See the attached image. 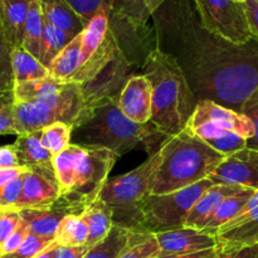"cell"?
I'll return each mask as SVG.
<instances>
[{"mask_svg":"<svg viewBox=\"0 0 258 258\" xmlns=\"http://www.w3.org/2000/svg\"><path fill=\"white\" fill-rule=\"evenodd\" d=\"M208 179L214 184L242 185L258 190V150L246 148L227 156Z\"/></svg>","mask_w":258,"mask_h":258,"instance_id":"12","label":"cell"},{"mask_svg":"<svg viewBox=\"0 0 258 258\" xmlns=\"http://www.w3.org/2000/svg\"><path fill=\"white\" fill-rule=\"evenodd\" d=\"M203 123H212L223 130L236 133L247 140L254 135L253 123L246 115L212 100L198 101L186 128H193Z\"/></svg>","mask_w":258,"mask_h":258,"instance_id":"10","label":"cell"},{"mask_svg":"<svg viewBox=\"0 0 258 258\" xmlns=\"http://www.w3.org/2000/svg\"><path fill=\"white\" fill-rule=\"evenodd\" d=\"M161 161L150 183L151 196L171 193L208 179L226 156L185 128L161 145Z\"/></svg>","mask_w":258,"mask_h":258,"instance_id":"3","label":"cell"},{"mask_svg":"<svg viewBox=\"0 0 258 258\" xmlns=\"http://www.w3.org/2000/svg\"><path fill=\"white\" fill-rule=\"evenodd\" d=\"M254 193H256L254 189L244 186L241 190L237 191L236 194L224 199L221 206L216 209V212L209 217V219L206 222V224H204L201 231L216 236L219 228H222L224 224L231 222L232 219L236 218L241 213L242 209L248 203L249 199L254 196Z\"/></svg>","mask_w":258,"mask_h":258,"instance_id":"23","label":"cell"},{"mask_svg":"<svg viewBox=\"0 0 258 258\" xmlns=\"http://www.w3.org/2000/svg\"><path fill=\"white\" fill-rule=\"evenodd\" d=\"M20 222H22V214L18 209L7 208L0 211V247L18 228Z\"/></svg>","mask_w":258,"mask_h":258,"instance_id":"38","label":"cell"},{"mask_svg":"<svg viewBox=\"0 0 258 258\" xmlns=\"http://www.w3.org/2000/svg\"><path fill=\"white\" fill-rule=\"evenodd\" d=\"M86 149L77 144H71L64 151L53 156V166H54L55 178L59 185L60 196L70 193L75 183L76 171L81 158L85 154Z\"/></svg>","mask_w":258,"mask_h":258,"instance_id":"24","label":"cell"},{"mask_svg":"<svg viewBox=\"0 0 258 258\" xmlns=\"http://www.w3.org/2000/svg\"><path fill=\"white\" fill-rule=\"evenodd\" d=\"M73 127L64 122H54L42 130V144L53 156L71 145Z\"/></svg>","mask_w":258,"mask_h":258,"instance_id":"32","label":"cell"},{"mask_svg":"<svg viewBox=\"0 0 258 258\" xmlns=\"http://www.w3.org/2000/svg\"><path fill=\"white\" fill-rule=\"evenodd\" d=\"M15 134V118H14V103L8 105L0 110V135Z\"/></svg>","mask_w":258,"mask_h":258,"instance_id":"42","label":"cell"},{"mask_svg":"<svg viewBox=\"0 0 258 258\" xmlns=\"http://www.w3.org/2000/svg\"><path fill=\"white\" fill-rule=\"evenodd\" d=\"M90 229L82 216H68L60 222L55 234V242L59 246H85Z\"/></svg>","mask_w":258,"mask_h":258,"instance_id":"30","label":"cell"},{"mask_svg":"<svg viewBox=\"0 0 258 258\" xmlns=\"http://www.w3.org/2000/svg\"><path fill=\"white\" fill-rule=\"evenodd\" d=\"M203 29L234 45L252 40L243 3L236 0H194Z\"/></svg>","mask_w":258,"mask_h":258,"instance_id":"7","label":"cell"},{"mask_svg":"<svg viewBox=\"0 0 258 258\" xmlns=\"http://www.w3.org/2000/svg\"><path fill=\"white\" fill-rule=\"evenodd\" d=\"M252 121L254 126V135L249 140H247V148L258 150V88L253 92V95L243 103L241 111Z\"/></svg>","mask_w":258,"mask_h":258,"instance_id":"39","label":"cell"},{"mask_svg":"<svg viewBox=\"0 0 258 258\" xmlns=\"http://www.w3.org/2000/svg\"><path fill=\"white\" fill-rule=\"evenodd\" d=\"M28 171L27 168H23V166H18V168H0V190L9 183L10 180H13L14 178H17L20 174Z\"/></svg>","mask_w":258,"mask_h":258,"instance_id":"46","label":"cell"},{"mask_svg":"<svg viewBox=\"0 0 258 258\" xmlns=\"http://www.w3.org/2000/svg\"><path fill=\"white\" fill-rule=\"evenodd\" d=\"M81 43L82 35L73 38L64 47V49L54 58L49 66V76L59 82L68 83L77 72L81 63Z\"/></svg>","mask_w":258,"mask_h":258,"instance_id":"26","label":"cell"},{"mask_svg":"<svg viewBox=\"0 0 258 258\" xmlns=\"http://www.w3.org/2000/svg\"><path fill=\"white\" fill-rule=\"evenodd\" d=\"M188 130H190L194 135L206 141L211 148L226 158L247 148V139L232 131L217 127L212 123H203Z\"/></svg>","mask_w":258,"mask_h":258,"instance_id":"22","label":"cell"},{"mask_svg":"<svg viewBox=\"0 0 258 258\" xmlns=\"http://www.w3.org/2000/svg\"><path fill=\"white\" fill-rule=\"evenodd\" d=\"M138 233L139 232L113 226L108 236L90 248L85 258H120L123 251L135 241Z\"/></svg>","mask_w":258,"mask_h":258,"instance_id":"27","label":"cell"},{"mask_svg":"<svg viewBox=\"0 0 258 258\" xmlns=\"http://www.w3.org/2000/svg\"><path fill=\"white\" fill-rule=\"evenodd\" d=\"M14 118L15 133L17 135L42 131L47 126L58 122L57 117L52 111L37 103L14 102Z\"/></svg>","mask_w":258,"mask_h":258,"instance_id":"21","label":"cell"},{"mask_svg":"<svg viewBox=\"0 0 258 258\" xmlns=\"http://www.w3.org/2000/svg\"><path fill=\"white\" fill-rule=\"evenodd\" d=\"M58 246H59V244L54 241L52 244H50V246H48L47 248L43 249L40 253H38L37 256L33 257V258H57Z\"/></svg>","mask_w":258,"mask_h":258,"instance_id":"48","label":"cell"},{"mask_svg":"<svg viewBox=\"0 0 258 258\" xmlns=\"http://www.w3.org/2000/svg\"><path fill=\"white\" fill-rule=\"evenodd\" d=\"M66 2L83 20L85 25H87L101 13L111 14L110 0H66Z\"/></svg>","mask_w":258,"mask_h":258,"instance_id":"35","label":"cell"},{"mask_svg":"<svg viewBox=\"0 0 258 258\" xmlns=\"http://www.w3.org/2000/svg\"><path fill=\"white\" fill-rule=\"evenodd\" d=\"M77 145L103 148L117 156L128 153L144 144L154 146V141L163 136L151 122L141 123L130 120L117 106L116 98H106L95 106L92 116L83 125L73 130ZM165 138V136H164Z\"/></svg>","mask_w":258,"mask_h":258,"instance_id":"4","label":"cell"},{"mask_svg":"<svg viewBox=\"0 0 258 258\" xmlns=\"http://www.w3.org/2000/svg\"><path fill=\"white\" fill-rule=\"evenodd\" d=\"M45 22V20H44ZM73 38L59 28L54 27L50 23L45 22L44 25V37H43L42 50H40L39 60L44 67L49 68L54 58L64 49L66 45L72 40Z\"/></svg>","mask_w":258,"mask_h":258,"instance_id":"31","label":"cell"},{"mask_svg":"<svg viewBox=\"0 0 258 258\" xmlns=\"http://www.w3.org/2000/svg\"><path fill=\"white\" fill-rule=\"evenodd\" d=\"M27 173V171H25ZM25 173L20 174L17 178L10 180L4 188L0 190V209L13 208L19 201L20 194L23 190V183H24Z\"/></svg>","mask_w":258,"mask_h":258,"instance_id":"37","label":"cell"},{"mask_svg":"<svg viewBox=\"0 0 258 258\" xmlns=\"http://www.w3.org/2000/svg\"><path fill=\"white\" fill-rule=\"evenodd\" d=\"M219 253L221 258H258V243L229 249V251H219Z\"/></svg>","mask_w":258,"mask_h":258,"instance_id":"43","label":"cell"},{"mask_svg":"<svg viewBox=\"0 0 258 258\" xmlns=\"http://www.w3.org/2000/svg\"><path fill=\"white\" fill-rule=\"evenodd\" d=\"M120 110L135 122L148 123L153 116V87L144 75L130 76L116 98Z\"/></svg>","mask_w":258,"mask_h":258,"instance_id":"13","label":"cell"},{"mask_svg":"<svg viewBox=\"0 0 258 258\" xmlns=\"http://www.w3.org/2000/svg\"><path fill=\"white\" fill-rule=\"evenodd\" d=\"M45 22L59 28L76 38L86 28L83 20L67 4L66 0H38Z\"/></svg>","mask_w":258,"mask_h":258,"instance_id":"19","label":"cell"},{"mask_svg":"<svg viewBox=\"0 0 258 258\" xmlns=\"http://www.w3.org/2000/svg\"><path fill=\"white\" fill-rule=\"evenodd\" d=\"M243 5L248 19L252 40L258 44V0H244Z\"/></svg>","mask_w":258,"mask_h":258,"instance_id":"41","label":"cell"},{"mask_svg":"<svg viewBox=\"0 0 258 258\" xmlns=\"http://www.w3.org/2000/svg\"><path fill=\"white\" fill-rule=\"evenodd\" d=\"M12 52L13 48L10 47L0 24V92L14 91L15 82L13 75Z\"/></svg>","mask_w":258,"mask_h":258,"instance_id":"34","label":"cell"},{"mask_svg":"<svg viewBox=\"0 0 258 258\" xmlns=\"http://www.w3.org/2000/svg\"><path fill=\"white\" fill-rule=\"evenodd\" d=\"M59 197L60 190L58 181L50 180L42 174L28 170L24 175L20 198L13 208L18 211L43 208L54 203Z\"/></svg>","mask_w":258,"mask_h":258,"instance_id":"16","label":"cell"},{"mask_svg":"<svg viewBox=\"0 0 258 258\" xmlns=\"http://www.w3.org/2000/svg\"><path fill=\"white\" fill-rule=\"evenodd\" d=\"M216 237L217 248L222 252L258 243V190L236 218L219 228Z\"/></svg>","mask_w":258,"mask_h":258,"instance_id":"11","label":"cell"},{"mask_svg":"<svg viewBox=\"0 0 258 258\" xmlns=\"http://www.w3.org/2000/svg\"><path fill=\"white\" fill-rule=\"evenodd\" d=\"M30 233H32V232H30L29 224L22 218V222H20V224L18 226V228L8 237L7 241H5L4 243L2 244V247H0V256H5V254L13 253V252L17 251Z\"/></svg>","mask_w":258,"mask_h":258,"instance_id":"40","label":"cell"},{"mask_svg":"<svg viewBox=\"0 0 258 258\" xmlns=\"http://www.w3.org/2000/svg\"><path fill=\"white\" fill-rule=\"evenodd\" d=\"M236 2H238V3H243L244 0H236Z\"/></svg>","mask_w":258,"mask_h":258,"instance_id":"50","label":"cell"},{"mask_svg":"<svg viewBox=\"0 0 258 258\" xmlns=\"http://www.w3.org/2000/svg\"><path fill=\"white\" fill-rule=\"evenodd\" d=\"M158 258H221L218 248L206 249V251L194 252L186 254H174V256H159Z\"/></svg>","mask_w":258,"mask_h":258,"instance_id":"47","label":"cell"},{"mask_svg":"<svg viewBox=\"0 0 258 258\" xmlns=\"http://www.w3.org/2000/svg\"><path fill=\"white\" fill-rule=\"evenodd\" d=\"M44 18H43L42 9L38 0H33L30 4L29 14H28L27 23H25L24 37H23L22 48L29 52L39 59L40 50H42L43 37H44Z\"/></svg>","mask_w":258,"mask_h":258,"instance_id":"29","label":"cell"},{"mask_svg":"<svg viewBox=\"0 0 258 258\" xmlns=\"http://www.w3.org/2000/svg\"><path fill=\"white\" fill-rule=\"evenodd\" d=\"M54 241L55 239L30 233L17 251L5 254V256H0V258H33L40 253L43 249L47 248L48 246H50Z\"/></svg>","mask_w":258,"mask_h":258,"instance_id":"36","label":"cell"},{"mask_svg":"<svg viewBox=\"0 0 258 258\" xmlns=\"http://www.w3.org/2000/svg\"><path fill=\"white\" fill-rule=\"evenodd\" d=\"M15 102L14 91H9V92H0V110L8 105H12Z\"/></svg>","mask_w":258,"mask_h":258,"instance_id":"49","label":"cell"},{"mask_svg":"<svg viewBox=\"0 0 258 258\" xmlns=\"http://www.w3.org/2000/svg\"><path fill=\"white\" fill-rule=\"evenodd\" d=\"M160 161L161 149H159L135 170L106 180L98 199L112 212L113 226L143 233V206L150 196L151 178Z\"/></svg>","mask_w":258,"mask_h":258,"instance_id":"5","label":"cell"},{"mask_svg":"<svg viewBox=\"0 0 258 258\" xmlns=\"http://www.w3.org/2000/svg\"><path fill=\"white\" fill-rule=\"evenodd\" d=\"M213 185L211 179H204L180 190L160 196L150 194L143 206L141 232L156 234L184 227L198 199Z\"/></svg>","mask_w":258,"mask_h":258,"instance_id":"6","label":"cell"},{"mask_svg":"<svg viewBox=\"0 0 258 258\" xmlns=\"http://www.w3.org/2000/svg\"><path fill=\"white\" fill-rule=\"evenodd\" d=\"M166 0H110L111 14L123 20L134 29L145 27L149 18Z\"/></svg>","mask_w":258,"mask_h":258,"instance_id":"20","label":"cell"},{"mask_svg":"<svg viewBox=\"0 0 258 258\" xmlns=\"http://www.w3.org/2000/svg\"><path fill=\"white\" fill-rule=\"evenodd\" d=\"M155 237L160 247V256L194 253L217 248L218 246L217 237L214 234L186 227L156 233Z\"/></svg>","mask_w":258,"mask_h":258,"instance_id":"14","label":"cell"},{"mask_svg":"<svg viewBox=\"0 0 258 258\" xmlns=\"http://www.w3.org/2000/svg\"><path fill=\"white\" fill-rule=\"evenodd\" d=\"M144 73L153 87V116L156 130L171 138L188 126L198 103L178 60L160 48L151 50L144 63Z\"/></svg>","mask_w":258,"mask_h":258,"instance_id":"2","label":"cell"},{"mask_svg":"<svg viewBox=\"0 0 258 258\" xmlns=\"http://www.w3.org/2000/svg\"><path fill=\"white\" fill-rule=\"evenodd\" d=\"M179 45L166 52L180 64L198 101L212 100L241 111L258 88V49L234 45L203 29L185 28Z\"/></svg>","mask_w":258,"mask_h":258,"instance_id":"1","label":"cell"},{"mask_svg":"<svg viewBox=\"0 0 258 258\" xmlns=\"http://www.w3.org/2000/svg\"><path fill=\"white\" fill-rule=\"evenodd\" d=\"M90 251L88 246H58L57 258H85Z\"/></svg>","mask_w":258,"mask_h":258,"instance_id":"45","label":"cell"},{"mask_svg":"<svg viewBox=\"0 0 258 258\" xmlns=\"http://www.w3.org/2000/svg\"><path fill=\"white\" fill-rule=\"evenodd\" d=\"M82 217L90 229V236H88L86 246L92 248L93 246L103 241L112 229V212L102 201L97 199L86 209Z\"/></svg>","mask_w":258,"mask_h":258,"instance_id":"25","label":"cell"},{"mask_svg":"<svg viewBox=\"0 0 258 258\" xmlns=\"http://www.w3.org/2000/svg\"><path fill=\"white\" fill-rule=\"evenodd\" d=\"M32 3L33 0H0V24L13 49L22 48Z\"/></svg>","mask_w":258,"mask_h":258,"instance_id":"17","label":"cell"},{"mask_svg":"<svg viewBox=\"0 0 258 258\" xmlns=\"http://www.w3.org/2000/svg\"><path fill=\"white\" fill-rule=\"evenodd\" d=\"M88 204L72 193L62 194L54 203L43 208L22 209V218L29 224L30 232L37 236L55 239L60 222L68 216H82Z\"/></svg>","mask_w":258,"mask_h":258,"instance_id":"9","label":"cell"},{"mask_svg":"<svg viewBox=\"0 0 258 258\" xmlns=\"http://www.w3.org/2000/svg\"><path fill=\"white\" fill-rule=\"evenodd\" d=\"M0 211H2V209H0Z\"/></svg>","mask_w":258,"mask_h":258,"instance_id":"51","label":"cell"},{"mask_svg":"<svg viewBox=\"0 0 258 258\" xmlns=\"http://www.w3.org/2000/svg\"><path fill=\"white\" fill-rule=\"evenodd\" d=\"M18 166L20 165L14 145L10 144V145L0 146V168H18Z\"/></svg>","mask_w":258,"mask_h":258,"instance_id":"44","label":"cell"},{"mask_svg":"<svg viewBox=\"0 0 258 258\" xmlns=\"http://www.w3.org/2000/svg\"><path fill=\"white\" fill-rule=\"evenodd\" d=\"M12 66L15 86L42 80L49 76L48 68L44 67L38 58H35L23 48L13 49Z\"/></svg>","mask_w":258,"mask_h":258,"instance_id":"28","label":"cell"},{"mask_svg":"<svg viewBox=\"0 0 258 258\" xmlns=\"http://www.w3.org/2000/svg\"><path fill=\"white\" fill-rule=\"evenodd\" d=\"M13 145L17 151L20 166L57 181L53 166V155L43 146L42 131L19 135Z\"/></svg>","mask_w":258,"mask_h":258,"instance_id":"15","label":"cell"},{"mask_svg":"<svg viewBox=\"0 0 258 258\" xmlns=\"http://www.w3.org/2000/svg\"><path fill=\"white\" fill-rule=\"evenodd\" d=\"M160 247L155 234L138 233L135 241L123 251L120 258H158Z\"/></svg>","mask_w":258,"mask_h":258,"instance_id":"33","label":"cell"},{"mask_svg":"<svg viewBox=\"0 0 258 258\" xmlns=\"http://www.w3.org/2000/svg\"><path fill=\"white\" fill-rule=\"evenodd\" d=\"M81 158L76 171L75 183L70 193L82 199L88 206L96 202L108 179L111 169L118 156L103 148L88 146Z\"/></svg>","mask_w":258,"mask_h":258,"instance_id":"8","label":"cell"},{"mask_svg":"<svg viewBox=\"0 0 258 258\" xmlns=\"http://www.w3.org/2000/svg\"><path fill=\"white\" fill-rule=\"evenodd\" d=\"M244 186L242 185H229V184H214L208 189L191 209L190 214L186 218L184 227L194 228L201 231L204 227L209 217L216 212L224 199L233 196L237 191L241 190Z\"/></svg>","mask_w":258,"mask_h":258,"instance_id":"18","label":"cell"}]
</instances>
